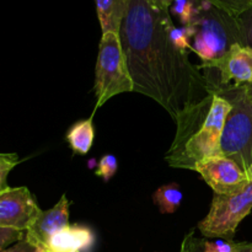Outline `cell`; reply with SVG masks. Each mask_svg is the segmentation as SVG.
I'll return each mask as SVG.
<instances>
[{
  "label": "cell",
  "mask_w": 252,
  "mask_h": 252,
  "mask_svg": "<svg viewBox=\"0 0 252 252\" xmlns=\"http://www.w3.org/2000/svg\"><path fill=\"white\" fill-rule=\"evenodd\" d=\"M19 164L16 154H2L0 153V194L4 193L7 186V176L16 165Z\"/></svg>",
  "instance_id": "obj_19"
},
{
  "label": "cell",
  "mask_w": 252,
  "mask_h": 252,
  "mask_svg": "<svg viewBox=\"0 0 252 252\" xmlns=\"http://www.w3.org/2000/svg\"><path fill=\"white\" fill-rule=\"evenodd\" d=\"M149 1L152 2V4L154 5V6L159 7V9L169 10L174 0H149Z\"/></svg>",
  "instance_id": "obj_24"
},
{
  "label": "cell",
  "mask_w": 252,
  "mask_h": 252,
  "mask_svg": "<svg viewBox=\"0 0 252 252\" xmlns=\"http://www.w3.org/2000/svg\"><path fill=\"white\" fill-rule=\"evenodd\" d=\"M69 201L65 194L48 211H41L25 231V239L36 249H43L47 241L57 231L69 225Z\"/></svg>",
  "instance_id": "obj_10"
},
{
  "label": "cell",
  "mask_w": 252,
  "mask_h": 252,
  "mask_svg": "<svg viewBox=\"0 0 252 252\" xmlns=\"http://www.w3.org/2000/svg\"><path fill=\"white\" fill-rule=\"evenodd\" d=\"M194 36H196V27L193 25L177 27L175 26L174 21L169 25V37L179 51L189 53V51H191Z\"/></svg>",
  "instance_id": "obj_16"
},
{
  "label": "cell",
  "mask_w": 252,
  "mask_h": 252,
  "mask_svg": "<svg viewBox=\"0 0 252 252\" xmlns=\"http://www.w3.org/2000/svg\"><path fill=\"white\" fill-rule=\"evenodd\" d=\"M25 238V231L10 228H0V252L9 249L10 245L21 241Z\"/></svg>",
  "instance_id": "obj_22"
},
{
  "label": "cell",
  "mask_w": 252,
  "mask_h": 252,
  "mask_svg": "<svg viewBox=\"0 0 252 252\" xmlns=\"http://www.w3.org/2000/svg\"><path fill=\"white\" fill-rule=\"evenodd\" d=\"M180 252H191V249H189V235L185 238L184 243H182V246H181V250Z\"/></svg>",
  "instance_id": "obj_26"
},
{
  "label": "cell",
  "mask_w": 252,
  "mask_h": 252,
  "mask_svg": "<svg viewBox=\"0 0 252 252\" xmlns=\"http://www.w3.org/2000/svg\"><path fill=\"white\" fill-rule=\"evenodd\" d=\"M95 244V234L84 225H68L57 231L43 246L44 252H88Z\"/></svg>",
  "instance_id": "obj_11"
},
{
  "label": "cell",
  "mask_w": 252,
  "mask_h": 252,
  "mask_svg": "<svg viewBox=\"0 0 252 252\" xmlns=\"http://www.w3.org/2000/svg\"><path fill=\"white\" fill-rule=\"evenodd\" d=\"M98 21L103 33L120 34L128 9V0H95Z\"/></svg>",
  "instance_id": "obj_12"
},
{
  "label": "cell",
  "mask_w": 252,
  "mask_h": 252,
  "mask_svg": "<svg viewBox=\"0 0 252 252\" xmlns=\"http://www.w3.org/2000/svg\"><path fill=\"white\" fill-rule=\"evenodd\" d=\"M235 244L234 241L224 239L216 241H199L191 235L192 252H235Z\"/></svg>",
  "instance_id": "obj_17"
},
{
  "label": "cell",
  "mask_w": 252,
  "mask_h": 252,
  "mask_svg": "<svg viewBox=\"0 0 252 252\" xmlns=\"http://www.w3.org/2000/svg\"><path fill=\"white\" fill-rule=\"evenodd\" d=\"M235 252H252V243H236Z\"/></svg>",
  "instance_id": "obj_25"
},
{
  "label": "cell",
  "mask_w": 252,
  "mask_h": 252,
  "mask_svg": "<svg viewBox=\"0 0 252 252\" xmlns=\"http://www.w3.org/2000/svg\"><path fill=\"white\" fill-rule=\"evenodd\" d=\"M33 252H44V251L42 250V249H36V250H34Z\"/></svg>",
  "instance_id": "obj_30"
},
{
  "label": "cell",
  "mask_w": 252,
  "mask_h": 252,
  "mask_svg": "<svg viewBox=\"0 0 252 252\" xmlns=\"http://www.w3.org/2000/svg\"><path fill=\"white\" fill-rule=\"evenodd\" d=\"M34 250H36V248H33L31 244L27 243L26 239L24 238L21 241L14 244V245L10 246L9 249L2 252H33Z\"/></svg>",
  "instance_id": "obj_23"
},
{
  "label": "cell",
  "mask_w": 252,
  "mask_h": 252,
  "mask_svg": "<svg viewBox=\"0 0 252 252\" xmlns=\"http://www.w3.org/2000/svg\"><path fill=\"white\" fill-rule=\"evenodd\" d=\"M203 1H207L208 4L235 17L252 7V0H203Z\"/></svg>",
  "instance_id": "obj_18"
},
{
  "label": "cell",
  "mask_w": 252,
  "mask_h": 252,
  "mask_svg": "<svg viewBox=\"0 0 252 252\" xmlns=\"http://www.w3.org/2000/svg\"><path fill=\"white\" fill-rule=\"evenodd\" d=\"M231 103L212 89L204 100L182 113L165 160L171 167L193 170L196 164L220 153V139Z\"/></svg>",
  "instance_id": "obj_2"
},
{
  "label": "cell",
  "mask_w": 252,
  "mask_h": 252,
  "mask_svg": "<svg viewBox=\"0 0 252 252\" xmlns=\"http://www.w3.org/2000/svg\"><path fill=\"white\" fill-rule=\"evenodd\" d=\"M96 103L93 115L113 96L134 91L132 76L123 53L120 34L103 33L95 70Z\"/></svg>",
  "instance_id": "obj_5"
},
{
  "label": "cell",
  "mask_w": 252,
  "mask_h": 252,
  "mask_svg": "<svg viewBox=\"0 0 252 252\" xmlns=\"http://www.w3.org/2000/svg\"><path fill=\"white\" fill-rule=\"evenodd\" d=\"M252 211V181L238 191L228 194H214L211 209L198 230L206 238L233 241L238 226Z\"/></svg>",
  "instance_id": "obj_6"
},
{
  "label": "cell",
  "mask_w": 252,
  "mask_h": 252,
  "mask_svg": "<svg viewBox=\"0 0 252 252\" xmlns=\"http://www.w3.org/2000/svg\"><path fill=\"white\" fill-rule=\"evenodd\" d=\"M201 0H174L169 11L179 19L182 26L193 24L199 12Z\"/></svg>",
  "instance_id": "obj_15"
},
{
  "label": "cell",
  "mask_w": 252,
  "mask_h": 252,
  "mask_svg": "<svg viewBox=\"0 0 252 252\" xmlns=\"http://www.w3.org/2000/svg\"><path fill=\"white\" fill-rule=\"evenodd\" d=\"M93 117L94 116H91L88 120L76 122L75 125L71 126V128L66 133V142L69 143L71 150L75 154H88L93 147L94 138H95Z\"/></svg>",
  "instance_id": "obj_13"
},
{
  "label": "cell",
  "mask_w": 252,
  "mask_h": 252,
  "mask_svg": "<svg viewBox=\"0 0 252 252\" xmlns=\"http://www.w3.org/2000/svg\"><path fill=\"white\" fill-rule=\"evenodd\" d=\"M219 74L216 88H243L252 84V48L234 44L211 69Z\"/></svg>",
  "instance_id": "obj_9"
},
{
  "label": "cell",
  "mask_w": 252,
  "mask_h": 252,
  "mask_svg": "<svg viewBox=\"0 0 252 252\" xmlns=\"http://www.w3.org/2000/svg\"><path fill=\"white\" fill-rule=\"evenodd\" d=\"M236 22L240 30L243 46L252 48V7L236 16Z\"/></svg>",
  "instance_id": "obj_21"
},
{
  "label": "cell",
  "mask_w": 252,
  "mask_h": 252,
  "mask_svg": "<svg viewBox=\"0 0 252 252\" xmlns=\"http://www.w3.org/2000/svg\"><path fill=\"white\" fill-rule=\"evenodd\" d=\"M193 171L198 172L214 194H228L245 186L249 180L246 172L229 158L218 155L202 160Z\"/></svg>",
  "instance_id": "obj_7"
},
{
  "label": "cell",
  "mask_w": 252,
  "mask_h": 252,
  "mask_svg": "<svg viewBox=\"0 0 252 252\" xmlns=\"http://www.w3.org/2000/svg\"><path fill=\"white\" fill-rule=\"evenodd\" d=\"M189 249H191V234L189 235ZM191 252H192V249H191Z\"/></svg>",
  "instance_id": "obj_29"
},
{
  "label": "cell",
  "mask_w": 252,
  "mask_h": 252,
  "mask_svg": "<svg viewBox=\"0 0 252 252\" xmlns=\"http://www.w3.org/2000/svg\"><path fill=\"white\" fill-rule=\"evenodd\" d=\"M117 169L118 161L115 155L106 154L101 158L100 162H98L97 170H96V176L101 177L105 182H108L115 176Z\"/></svg>",
  "instance_id": "obj_20"
},
{
  "label": "cell",
  "mask_w": 252,
  "mask_h": 252,
  "mask_svg": "<svg viewBox=\"0 0 252 252\" xmlns=\"http://www.w3.org/2000/svg\"><path fill=\"white\" fill-rule=\"evenodd\" d=\"M246 91H248V95H249V97H250V100L252 101V84H251V85L246 86Z\"/></svg>",
  "instance_id": "obj_27"
},
{
  "label": "cell",
  "mask_w": 252,
  "mask_h": 252,
  "mask_svg": "<svg viewBox=\"0 0 252 252\" xmlns=\"http://www.w3.org/2000/svg\"><path fill=\"white\" fill-rule=\"evenodd\" d=\"M41 211L27 187H9L0 194V228L26 231Z\"/></svg>",
  "instance_id": "obj_8"
},
{
  "label": "cell",
  "mask_w": 252,
  "mask_h": 252,
  "mask_svg": "<svg viewBox=\"0 0 252 252\" xmlns=\"http://www.w3.org/2000/svg\"><path fill=\"white\" fill-rule=\"evenodd\" d=\"M214 90L231 103L221 133L220 153L246 172L252 165V101L246 86Z\"/></svg>",
  "instance_id": "obj_4"
},
{
  "label": "cell",
  "mask_w": 252,
  "mask_h": 252,
  "mask_svg": "<svg viewBox=\"0 0 252 252\" xmlns=\"http://www.w3.org/2000/svg\"><path fill=\"white\" fill-rule=\"evenodd\" d=\"M184 199L181 189L177 184H167L154 192L153 201L162 214H174Z\"/></svg>",
  "instance_id": "obj_14"
},
{
  "label": "cell",
  "mask_w": 252,
  "mask_h": 252,
  "mask_svg": "<svg viewBox=\"0 0 252 252\" xmlns=\"http://www.w3.org/2000/svg\"><path fill=\"white\" fill-rule=\"evenodd\" d=\"M246 175H248L249 180H251V181H252V165L250 166V169H249L248 171H246Z\"/></svg>",
  "instance_id": "obj_28"
},
{
  "label": "cell",
  "mask_w": 252,
  "mask_h": 252,
  "mask_svg": "<svg viewBox=\"0 0 252 252\" xmlns=\"http://www.w3.org/2000/svg\"><path fill=\"white\" fill-rule=\"evenodd\" d=\"M169 10L149 0H128L120 31L135 93L159 103L176 121L211 93L206 75L169 37Z\"/></svg>",
  "instance_id": "obj_1"
},
{
  "label": "cell",
  "mask_w": 252,
  "mask_h": 252,
  "mask_svg": "<svg viewBox=\"0 0 252 252\" xmlns=\"http://www.w3.org/2000/svg\"><path fill=\"white\" fill-rule=\"evenodd\" d=\"M192 25L196 27V36L191 51L202 61L199 69L208 70L234 44H243L236 17L203 0H201L199 12Z\"/></svg>",
  "instance_id": "obj_3"
}]
</instances>
